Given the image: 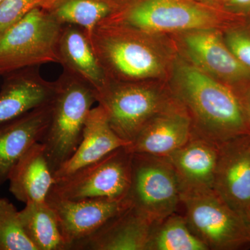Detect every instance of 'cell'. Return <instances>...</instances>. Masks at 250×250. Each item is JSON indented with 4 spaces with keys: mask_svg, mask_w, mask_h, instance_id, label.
Instances as JSON below:
<instances>
[{
    "mask_svg": "<svg viewBox=\"0 0 250 250\" xmlns=\"http://www.w3.org/2000/svg\"><path fill=\"white\" fill-rule=\"evenodd\" d=\"M55 83L50 122L41 141L53 174L76 151L87 117L97 103L93 88L66 72Z\"/></svg>",
    "mask_w": 250,
    "mask_h": 250,
    "instance_id": "4",
    "label": "cell"
},
{
    "mask_svg": "<svg viewBox=\"0 0 250 250\" xmlns=\"http://www.w3.org/2000/svg\"><path fill=\"white\" fill-rule=\"evenodd\" d=\"M197 1L208 3V4L220 5V6H221L220 4H221V2L223 0H197Z\"/></svg>",
    "mask_w": 250,
    "mask_h": 250,
    "instance_id": "30",
    "label": "cell"
},
{
    "mask_svg": "<svg viewBox=\"0 0 250 250\" xmlns=\"http://www.w3.org/2000/svg\"><path fill=\"white\" fill-rule=\"evenodd\" d=\"M243 217H244L245 221H246L250 234V208L245 212Z\"/></svg>",
    "mask_w": 250,
    "mask_h": 250,
    "instance_id": "29",
    "label": "cell"
},
{
    "mask_svg": "<svg viewBox=\"0 0 250 250\" xmlns=\"http://www.w3.org/2000/svg\"><path fill=\"white\" fill-rule=\"evenodd\" d=\"M146 250H208L178 212L154 223Z\"/></svg>",
    "mask_w": 250,
    "mask_h": 250,
    "instance_id": "23",
    "label": "cell"
},
{
    "mask_svg": "<svg viewBox=\"0 0 250 250\" xmlns=\"http://www.w3.org/2000/svg\"><path fill=\"white\" fill-rule=\"evenodd\" d=\"M41 0H3L0 2V34L29 11L39 6Z\"/></svg>",
    "mask_w": 250,
    "mask_h": 250,
    "instance_id": "26",
    "label": "cell"
},
{
    "mask_svg": "<svg viewBox=\"0 0 250 250\" xmlns=\"http://www.w3.org/2000/svg\"><path fill=\"white\" fill-rule=\"evenodd\" d=\"M95 94L112 129L130 144L149 120L175 100L168 81L163 80H109Z\"/></svg>",
    "mask_w": 250,
    "mask_h": 250,
    "instance_id": "5",
    "label": "cell"
},
{
    "mask_svg": "<svg viewBox=\"0 0 250 250\" xmlns=\"http://www.w3.org/2000/svg\"><path fill=\"white\" fill-rule=\"evenodd\" d=\"M8 181L9 191L18 201L24 204L45 201L54 179L42 143H35L23 154L10 172Z\"/></svg>",
    "mask_w": 250,
    "mask_h": 250,
    "instance_id": "20",
    "label": "cell"
},
{
    "mask_svg": "<svg viewBox=\"0 0 250 250\" xmlns=\"http://www.w3.org/2000/svg\"><path fill=\"white\" fill-rule=\"evenodd\" d=\"M154 223L131 206L71 250H146Z\"/></svg>",
    "mask_w": 250,
    "mask_h": 250,
    "instance_id": "15",
    "label": "cell"
},
{
    "mask_svg": "<svg viewBox=\"0 0 250 250\" xmlns=\"http://www.w3.org/2000/svg\"><path fill=\"white\" fill-rule=\"evenodd\" d=\"M220 146L192 133L186 144L165 156L178 176L182 192L213 190Z\"/></svg>",
    "mask_w": 250,
    "mask_h": 250,
    "instance_id": "17",
    "label": "cell"
},
{
    "mask_svg": "<svg viewBox=\"0 0 250 250\" xmlns=\"http://www.w3.org/2000/svg\"><path fill=\"white\" fill-rule=\"evenodd\" d=\"M182 187L165 156L132 153L131 179L126 197L152 223L178 212Z\"/></svg>",
    "mask_w": 250,
    "mask_h": 250,
    "instance_id": "8",
    "label": "cell"
},
{
    "mask_svg": "<svg viewBox=\"0 0 250 250\" xmlns=\"http://www.w3.org/2000/svg\"><path fill=\"white\" fill-rule=\"evenodd\" d=\"M213 190L242 215L250 208V134L220 145Z\"/></svg>",
    "mask_w": 250,
    "mask_h": 250,
    "instance_id": "12",
    "label": "cell"
},
{
    "mask_svg": "<svg viewBox=\"0 0 250 250\" xmlns=\"http://www.w3.org/2000/svg\"><path fill=\"white\" fill-rule=\"evenodd\" d=\"M88 39L110 80L168 81L178 56L170 36L108 21L99 23Z\"/></svg>",
    "mask_w": 250,
    "mask_h": 250,
    "instance_id": "1",
    "label": "cell"
},
{
    "mask_svg": "<svg viewBox=\"0 0 250 250\" xmlns=\"http://www.w3.org/2000/svg\"><path fill=\"white\" fill-rule=\"evenodd\" d=\"M62 24L40 6L0 34V75L43 64L59 63Z\"/></svg>",
    "mask_w": 250,
    "mask_h": 250,
    "instance_id": "6",
    "label": "cell"
},
{
    "mask_svg": "<svg viewBox=\"0 0 250 250\" xmlns=\"http://www.w3.org/2000/svg\"><path fill=\"white\" fill-rule=\"evenodd\" d=\"M247 20H248V22L250 23V15L247 17Z\"/></svg>",
    "mask_w": 250,
    "mask_h": 250,
    "instance_id": "31",
    "label": "cell"
},
{
    "mask_svg": "<svg viewBox=\"0 0 250 250\" xmlns=\"http://www.w3.org/2000/svg\"><path fill=\"white\" fill-rule=\"evenodd\" d=\"M168 83L174 96L187 109L194 134L219 145L250 134L243 106L234 90L179 55Z\"/></svg>",
    "mask_w": 250,
    "mask_h": 250,
    "instance_id": "2",
    "label": "cell"
},
{
    "mask_svg": "<svg viewBox=\"0 0 250 250\" xmlns=\"http://www.w3.org/2000/svg\"><path fill=\"white\" fill-rule=\"evenodd\" d=\"M0 250H37L23 230L19 211L4 197H0Z\"/></svg>",
    "mask_w": 250,
    "mask_h": 250,
    "instance_id": "24",
    "label": "cell"
},
{
    "mask_svg": "<svg viewBox=\"0 0 250 250\" xmlns=\"http://www.w3.org/2000/svg\"><path fill=\"white\" fill-rule=\"evenodd\" d=\"M246 18L220 5L197 0H126L121 10L104 21L171 36L199 29L223 31Z\"/></svg>",
    "mask_w": 250,
    "mask_h": 250,
    "instance_id": "3",
    "label": "cell"
},
{
    "mask_svg": "<svg viewBox=\"0 0 250 250\" xmlns=\"http://www.w3.org/2000/svg\"><path fill=\"white\" fill-rule=\"evenodd\" d=\"M3 0H0V2H1V1H2Z\"/></svg>",
    "mask_w": 250,
    "mask_h": 250,
    "instance_id": "32",
    "label": "cell"
},
{
    "mask_svg": "<svg viewBox=\"0 0 250 250\" xmlns=\"http://www.w3.org/2000/svg\"><path fill=\"white\" fill-rule=\"evenodd\" d=\"M192 134L191 119L175 98L145 125L127 147L131 153L167 156L186 144Z\"/></svg>",
    "mask_w": 250,
    "mask_h": 250,
    "instance_id": "13",
    "label": "cell"
},
{
    "mask_svg": "<svg viewBox=\"0 0 250 250\" xmlns=\"http://www.w3.org/2000/svg\"><path fill=\"white\" fill-rule=\"evenodd\" d=\"M46 202L53 209L67 250L131 207L127 197L118 200L89 198L73 200L49 192Z\"/></svg>",
    "mask_w": 250,
    "mask_h": 250,
    "instance_id": "11",
    "label": "cell"
},
{
    "mask_svg": "<svg viewBox=\"0 0 250 250\" xmlns=\"http://www.w3.org/2000/svg\"><path fill=\"white\" fill-rule=\"evenodd\" d=\"M0 90V125L50 103L55 82L45 80L39 67H29L5 75Z\"/></svg>",
    "mask_w": 250,
    "mask_h": 250,
    "instance_id": "14",
    "label": "cell"
},
{
    "mask_svg": "<svg viewBox=\"0 0 250 250\" xmlns=\"http://www.w3.org/2000/svg\"><path fill=\"white\" fill-rule=\"evenodd\" d=\"M129 145L113 131L104 110L98 104L88 113L82 139L76 151L54 172V182L96 162L118 148Z\"/></svg>",
    "mask_w": 250,
    "mask_h": 250,
    "instance_id": "18",
    "label": "cell"
},
{
    "mask_svg": "<svg viewBox=\"0 0 250 250\" xmlns=\"http://www.w3.org/2000/svg\"><path fill=\"white\" fill-rule=\"evenodd\" d=\"M180 207L192 232L208 250H236L250 246L244 217L213 189L182 192Z\"/></svg>",
    "mask_w": 250,
    "mask_h": 250,
    "instance_id": "7",
    "label": "cell"
},
{
    "mask_svg": "<svg viewBox=\"0 0 250 250\" xmlns=\"http://www.w3.org/2000/svg\"><path fill=\"white\" fill-rule=\"evenodd\" d=\"M59 64L63 71L100 91L108 79L99 62L85 31L74 24L62 28L58 44Z\"/></svg>",
    "mask_w": 250,
    "mask_h": 250,
    "instance_id": "19",
    "label": "cell"
},
{
    "mask_svg": "<svg viewBox=\"0 0 250 250\" xmlns=\"http://www.w3.org/2000/svg\"><path fill=\"white\" fill-rule=\"evenodd\" d=\"M225 44L235 57L250 70V23H235L222 31Z\"/></svg>",
    "mask_w": 250,
    "mask_h": 250,
    "instance_id": "25",
    "label": "cell"
},
{
    "mask_svg": "<svg viewBox=\"0 0 250 250\" xmlns=\"http://www.w3.org/2000/svg\"><path fill=\"white\" fill-rule=\"evenodd\" d=\"M132 153L121 147L65 178L54 182L51 193L68 200L126 197L131 179Z\"/></svg>",
    "mask_w": 250,
    "mask_h": 250,
    "instance_id": "9",
    "label": "cell"
},
{
    "mask_svg": "<svg viewBox=\"0 0 250 250\" xmlns=\"http://www.w3.org/2000/svg\"><path fill=\"white\" fill-rule=\"evenodd\" d=\"M220 5L232 14L246 17L250 15V0H223Z\"/></svg>",
    "mask_w": 250,
    "mask_h": 250,
    "instance_id": "27",
    "label": "cell"
},
{
    "mask_svg": "<svg viewBox=\"0 0 250 250\" xmlns=\"http://www.w3.org/2000/svg\"><path fill=\"white\" fill-rule=\"evenodd\" d=\"M51 102L0 125V187L8 181L23 154L45 136L50 122Z\"/></svg>",
    "mask_w": 250,
    "mask_h": 250,
    "instance_id": "16",
    "label": "cell"
},
{
    "mask_svg": "<svg viewBox=\"0 0 250 250\" xmlns=\"http://www.w3.org/2000/svg\"><path fill=\"white\" fill-rule=\"evenodd\" d=\"M177 54L234 92L250 83V70L237 60L225 44L221 30L199 29L170 36Z\"/></svg>",
    "mask_w": 250,
    "mask_h": 250,
    "instance_id": "10",
    "label": "cell"
},
{
    "mask_svg": "<svg viewBox=\"0 0 250 250\" xmlns=\"http://www.w3.org/2000/svg\"><path fill=\"white\" fill-rule=\"evenodd\" d=\"M24 233L37 250H67L58 220L45 201L30 202L19 211Z\"/></svg>",
    "mask_w": 250,
    "mask_h": 250,
    "instance_id": "22",
    "label": "cell"
},
{
    "mask_svg": "<svg viewBox=\"0 0 250 250\" xmlns=\"http://www.w3.org/2000/svg\"><path fill=\"white\" fill-rule=\"evenodd\" d=\"M126 0H41V8L62 25L74 24L89 37L99 23L111 17Z\"/></svg>",
    "mask_w": 250,
    "mask_h": 250,
    "instance_id": "21",
    "label": "cell"
},
{
    "mask_svg": "<svg viewBox=\"0 0 250 250\" xmlns=\"http://www.w3.org/2000/svg\"><path fill=\"white\" fill-rule=\"evenodd\" d=\"M243 106L250 129V83L236 93Z\"/></svg>",
    "mask_w": 250,
    "mask_h": 250,
    "instance_id": "28",
    "label": "cell"
}]
</instances>
